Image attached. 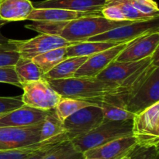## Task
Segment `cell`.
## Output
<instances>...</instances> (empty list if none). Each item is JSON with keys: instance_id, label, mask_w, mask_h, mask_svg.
Returning a JSON list of instances; mask_svg holds the SVG:
<instances>
[{"instance_id": "obj_1", "label": "cell", "mask_w": 159, "mask_h": 159, "mask_svg": "<svg viewBox=\"0 0 159 159\" xmlns=\"http://www.w3.org/2000/svg\"><path fill=\"white\" fill-rule=\"evenodd\" d=\"M51 87L62 98L91 101L113 93L116 86L96 77H71L68 79L47 80Z\"/></svg>"}, {"instance_id": "obj_2", "label": "cell", "mask_w": 159, "mask_h": 159, "mask_svg": "<svg viewBox=\"0 0 159 159\" xmlns=\"http://www.w3.org/2000/svg\"><path fill=\"white\" fill-rule=\"evenodd\" d=\"M131 135L132 120H103L99 126L88 133L70 141L78 151L83 154L88 150L102 146L112 140Z\"/></svg>"}, {"instance_id": "obj_3", "label": "cell", "mask_w": 159, "mask_h": 159, "mask_svg": "<svg viewBox=\"0 0 159 159\" xmlns=\"http://www.w3.org/2000/svg\"><path fill=\"white\" fill-rule=\"evenodd\" d=\"M132 135L141 146H159V102L135 114Z\"/></svg>"}, {"instance_id": "obj_4", "label": "cell", "mask_w": 159, "mask_h": 159, "mask_svg": "<svg viewBox=\"0 0 159 159\" xmlns=\"http://www.w3.org/2000/svg\"><path fill=\"white\" fill-rule=\"evenodd\" d=\"M104 115L100 108L90 105L73 113L62 122L68 140L88 133L103 122Z\"/></svg>"}, {"instance_id": "obj_5", "label": "cell", "mask_w": 159, "mask_h": 159, "mask_svg": "<svg viewBox=\"0 0 159 159\" xmlns=\"http://www.w3.org/2000/svg\"><path fill=\"white\" fill-rule=\"evenodd\" d=\"M159 31V18L132 22L124 26L113 28L105 33L94 36L87 41H107L116 44L127 43L143 34Z\"/></svg>"}, {"instance_id": "obj_6", "label": "cell", "mask_w": 159, "mask_h": 159, "mask_svg": "<svg viewBox=\"0 0 159 159\" xmlns=\"http://www.w3.org/2000/svg\"><path fill=\"white\" fill-rule=\"evenodd\" d=\"M155 65H158V64L153 60L151 63L141 67L120 84L113 93L109 94L100 99L107 104L124 108L127 103L138 92Z\"/></svg>"}, {"instance_id": "obj_7", "label": "cell", "mask_w": 159, "mask_h": 159, "mask_svg": "<svg viewBox=\"0 0 159 159\" xmlns=\"http://www.w3.org/2000/svg\"><path fill=\"white\" fill-rule=\"evenodd\" d=\"M21 88L23 90L21 95L23 104L35 108L53 109L61 98L43 77L39 80L21 84Z\"/></svg>"}, {"instance_id": "obj_8", "label": "cell", "mask_w": 159, "mask_h": 159, "mask_svg": "<svg viewBox=\"0 0 159 159\" xmlns=\"http://www.w3.org/2000/svg\"><path fill=\"white\" fill-rule=\"evenodd\" d=\"M10 41L15 46L20 57L34 59L36 56L51 50L68 47L76 43L69 42L57 35L40 34L29 40H12Z\"/></svg>"}, {"instance_id": "obj_9", "label": "cell", "mask_w": 159, "mask_h": 159, "mask_svg": "<svg viewBox=\"0 0 159 159\" xmlns=\"http://www.w3.org/2000/svg\"><path fill=\"white\" fill-rule=\"evenodd\" d=\"M41 126L42 123L20 127H0V150L18 149L40 143Z\"/></svg>"}, {"instance_id": "obj_10", "label": "cell", "mask_w": 159, "mask_h": 159, "mask_svg": "<svg viewBox=\"0 0 159 159\" xmlns=\"http://www.w3.org/2000/svg\"><path fill=\"white\" fill-rule=\"evenodd\" d=\"M157 102H159V65L154 67L124 108L134 114H138Z\"/></svg>"}, {"instance_id": "obj_11", "label": "cell", "mask_w": 159, "mask_h": 159, "mask_svg": "<svg viewBox=\"0 0 159 159\" xmlns=\"http://www.w3.org/2000/svg\"><path fill=\"white\" fill-rule=\"evenodd\" d=\"M159 47V31L143 34L127 44L115 61L136 62L152 57Z\"/></svg>"}, {"instance_id": "obj_12", "label": "cell", "mask_w": 159, "mask_h": 159, "mask_svg": "<svg viewBox=\"0 0 159 159\" xmlns=\"http://www.w3.org/2000/svg\"><path fill=\"white\" fill-rule=\"evenodd\" d=\"M137 145L133 135L120 137L83 153L84 159H122Z\"/></svg>"}, {"instance_id": "obj_13", "label": "cell", "mask_w": 159, "mask_h": 159, "mask_svg": "<svg viewBox=\"0 0 159 159\" xmlns=\"http://www.w3.org/2000/svg\"><path fill=\"white\" fill-rule=\"evenodd\" d=\"M127 43L119 44L116 46L89 56L76 71L75 77H96L112 62L116 60Z\"/></svg>"}, {"instance_id": "obj_14", "label": "cell", "mask_w": 159, "mask_h": 159, "mask_svg": "<svg viewBox=\"0 0 159 159\" xmlns=\"http://www.w3.org/2000/svg\"><path fill=\"white\" fill-rule=\"evenodd\" d=\"M50 110H42L23 104L18 108L0 114V127H20L40 124Z\"/></svg>"}, {"instance_id": "obj_15", "label": "cell", "mask_w": 159, "mask_h": 159, "mask_svg": "<svg viewBox=\"0 0 159 159\" xmlns=\"http://www.w3.org/2000/svg\"><path fill=\"white\" fill-rule=\"evenodd\" d=\"M153 61L152 57L136 62H112L103 71L101 72L96 78L104 82L113 84L117 87L120 84L133 74L138 69Z\"/></svg>"}, {"instance_id": "obj_16", "label": "cell", "mask_w": 159, "mask_h": 159, "mask_svg": "<svg viewBox=\"0 0 159 159\" xmlns=\"http://www.w3.org/2000/svg\"><path fill=\"white\" fill-rule=\"evenodd\" d=\"M107 0H43L34 4L37 9H62L82 12H101Z\"/></svg>"}, {"instance_id": "obj_17", "label": "cell", "mask_w": 159, "mask_h": 159, "mask_svg": "<svg viewBox=\"0 0 159 159\" xmlns=\"http://www.w3.org/2000/svg\"><path fill=\"white\" fill-rule=\"evenodd\" d=\"M34 9L30 0H0V19L8 23L26 20Z\"/></svg>"}, {"instance_id": "obj_18", "label": "cell", "mask_w": 159, "mask_h": 159, "mask_svg": "<svg viewBox=\"0 0 159 159\" xmlns=\"http://www.w3.org/2000/svg\"><path fill=\"white\" fill-rule=\"evenodd\" d=\"M96 14H101V12H82L62 9H53V8H48V9L34 8L30 15L28 17L27 20H32L34 22H65L76 20L81 17L96 15Z\"/></svg>"}, {"instance_id": "obj_19", "label": "cell", "mask_w": 159, "mask_h": 159, "mask_svg": "<svg viewBox=\"0 0 159 159\" xmlns=\"http://www.w3.org/2000/svg\"><path fill=\"white\" fill-rule=\"evenodd\" d=\"M89 57H69L61 62L43 75L46 80H61L75 77L76 71L88 59Z\"/></svg>"}, {"instance_id": "obj_20", "label": "cell", "mask_w": 159, "mask_h": 159, "mask_svg": "<svg viewBox=\"0 0 159 159\" xmlns=\"http://www.w3.org/2000/svg\"><path fill=\"white\" fill-rule=\"evenodd\" d=\"M119 45L107 41H83L79 42L66 48L67 56L69 57H83L89 56L107 50Z\"/></svg>"}, {"instance_id": "obj_21", "label": "cell", "mask_w": 159, "mask_h": 159, "mask_svg": "<svg viewBox=\"0 0 159 159\" xmlns=\"http://www.w3.org/2000/svg\"><path fill=\"white\" fill-rule=\"evenodd\" d=\"M14 70L20 84L34 82L43 77V72L32 59L20 57L14 65Z\"/></svg>"}, {"instance_id": "obj_22", "label": "cell", "mask_w": 159, "mask_h": 159, "mask_svg": "<svg viewBox=\"0 0 159 159\" xmlns=\"http://www.w3.org/2000/svg\"><path fill=\"white\" fill-rule=\"evenodd\" d=\"M68 58L66 47L56 48L36 56L32 60L43 72V75L52 70L54 66Z\"/></svg>"}, {"instance_id": "obj_23", "label": "cell", "mask_w": 159, "mask_h": 159, "mask_svg": "<svg viewBox=\"0 0 159 159\" xmlns=\"http://www.w3.org/2000/svg\"><path fill=\"white\" fill-rule=\"evenodd\" d=\"M65 133L62 122L59 119L54 108L51 109L42 123L40 129V142L52 139Z\"/></svg>"}, {"instance_id": "obj_24", "label": "cell", "mask_w": 159, "mask_h": 159, "mask_svg": "<svg viewBox=\"0 0 159 159\" xmlns=\"http://www.w3.org/2000/svg\"><path fill=\"white\" fill-rule=\"evenodd\" d=\"M90 105H96L89 101H82V100L73 99V98H62L57 102V105L54 108L56 115L59 119L63 122L65 118H68L77 111Z\"/></svg>"}, {"instance_id": "obj_25", "label": "cell", "mask_w": 159, "mask_h": 159, "mask_svg": "<svg viewBox=\"0 0 159 159\" xmlns=\"http://www.w3.org/2000/svg\"><path fill=\"white\" fill-rule=\"evenodd\" d=\"M91 103L99 106L102 110L104 115V120L110 121H125V120H132L135 114L128 112L124 108L117 107L107 104L99 98L90 101Z\"/></svg>"}, {"instance_id": "obj_26", "label": "cell", "mask_w": 159, "mask_h": 159, "mask_svg": "<svg viewBox=\"0 0 159 159\" xmlns=\"http://www.w3.org/2000/svg\"><path fill=\"white\" fill-rule=\"evenodd\" d=\"M43 159H84V156L70 140H66L55 147Z\"/></svg>"}, {"instance_id": "obj_27", "label": "cell", "mask_w": 159, "mask_h": 159, "mask_svg": "<svg viewBox=\"0 0 159 159\" xmlns=\"http://www.w3.org/2000/svg\"><path fill=\"white\" fill-rule=\"evenodd\" d=\"M106 5H113L120 10L124 18L127 21H145L152 20L147 16L137 10L128 0H107Z\"/></svg>"}, {"instance_id": "obj_28", "label": "cell", "mask_w": 159, "mask_h": 159, "mask_svg": "<svg viewBox=\"0 0 159 159\" xmlns=\"http://www.w3.org/2000/svg\"><path fill=\"white\" fill-rule=\"evenodd\" d=\"M50 140H51V139H50ZM50 140L40 142L37 144L26 147L11 150H0V159H25L26 157L37 151L39 148L41 147L45 143H48Z\"/></svg>"}, {"instance_id": "obj_29", "label": "cell", "mask_w": 159, "mask_h": 159, "mask_svg": "<svg viewBox=\"0 0 159 159\" xmlns=\"http://www.w3.org/2000/svg\"><path fill=\"white\" fill-rule=\"evenodd\" d=\"M20 58L13 44L9 40V43L0 45V67L14 66Z\"/></svg>"}, {"instance_id": "obj_30", "label": "cell", "mask_w": 159, "mask_h": 159, "mask_svg": "<svg viewBox=\"0 0 159 159\" xmlns=\"http://www.w3.org/2000/svg\"><path fill=\"white\" fill-rule=\"evenodd\" d=\"M140 12L151 19L159 18V9L155 0H128Z\"/></svg>"}, {"instance_id": "obj_31", "label": "cell", "mask_w": 159, "mask_h": 159, "mask_svg": "<svg viewBox=\"0 0 159 159\" xmlns=\"http://www.w3.org/2000/svg\"><path fill=\"white\" fill-rule=\"evenodd\" d=\"M130 159H159V146L137 144L129 154Z\"/></svg>"}, {"instance_id": "obj_32", "label": "cell", "mask_w": 159, "mask_h": 159, "mask_svg": "<svg viewBox=\"0 0 159 159\" xmlns=\"http://www.w3.org/2000/svg\"><path fill=\"white\" fill-rule=\"evenodd\" d=\"M66 140H68V139H67L65 133L57 136V137H54L51 140H50L48 143H45L41 147L39 148L37 151H36L35 152H34L30 155L26 157L25 159H43V157L47 154H49L55 147H57V145L61 143L62 142L66 141Z\"/></svg>"}, {"instance_id": "obj_33", "label": "cell", "mask_w": 159, "mask_h": 159, "mask_svg": "<svg viewBox=\"0 0 159 159\" xmlns=\"http://www.w3.org/2000/svg\"><path fill=\"white\" fill-rule=\"evenodd\" d=\"M23 104L21 96L0 97V114L6 113Z\"/></svg>"}, {"instance_id": "obj_34", "label": "cell", "mask_w": 159, "mask_h": 159, "mask_svg": "<svg viewBox=\"0 0 159 159\" xmlns=\"http://www.w3.org/2000/svg\"><path fill=\"white\" fill-rule=\"evenodd\" d=\"M0 83H6L21 87L14 66L0 67Z\"/></svg>"}, {"instance_id": "obj_35", "label": "cell", "mask_w": 159, "mask_h": 159, "mask_svg": "<svg viewBox=\"0 0 159 159\" xmlns=\"http://www.w3.org/2000/svg\"><path fill=\"white\" fill-rule=\"evenodd\" d=\"M101 14L106 19L113 21H127L120 10L113 5H106L101 10Z\"/></svg>"}, {"instance_id": "obj_36", "label": "cell", "mask_w": 159, "mask_h": 159, "mask_svg": "<svg viewBox=\"0 0 159 159\" xmlns=\"http://www.w3.org/2000/svg\"><path fill=\"white\" fill-rule=\"evenodd\" d=\"M6 23H8V22H6V21H5V20H2L0 19V45L9 43V39L5 37V36L1 33V28L4 25H6Z\"/></svg>"}, {"instance_id": "obj_37", "label": "cell", "mask_w": 159, "mask_h": 159, "mask_svg": "<svg viewBox=\"0 0 159 159\" xmlns=\"http://www.w3.org/2000/svg\"><path fill=\"white\" fill-rule=\"evenodd\" d=\"M122 159H130V157H129V155H127V156H125V157H123Z\"/></svg>"}]
</instances>
